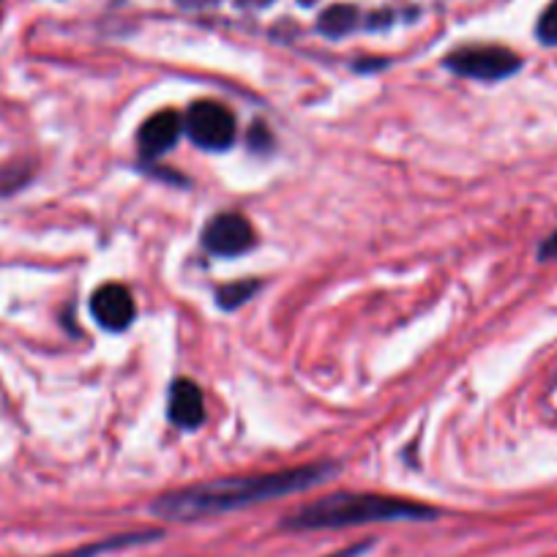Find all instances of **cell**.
Instances as JSON below:
<instances>
[{"mask_svg": "<svg viewBox=\"0 0 557 557\" xmlns=\"http://www.w3.org/2000/svg\"><path fill=\"white\" fill-rule=\"evenodd\" d=\"M539 255H541V260H552V257H557V230L544 240V246L539 249Z\"/></svg>", "mask_w": 557, "mask_h": 557, "instance_id": "4fadbf2b", "label": "cell"}, {"mask_svg": "<svg viewBox=\"0 0 557 557\" xmlns=\"http://www.w3.org/2000/svg\"><path fill=\"white\" fill-rule=\"evenodd\" d=\"M90 314H94V320L101 329L123 331L134 323L137 307H134V298L126 287L104 285L90 298Z\"/></svg>", "mask_w": 557, "mask_h": 557, "instance_id": "8992f818", "label": "cell"}, {"mask_svg": "<svg viewBox=\"0 0 557 557\" xmlns=\"http://www.w3.org/2000/svg\"><path fill=\"white\" fill-rule=\"evenodd\" d=\"M186 132L191 143L206 151H224L235 139V115L219 101H197L186 115Z\"/></svg>", "mask_w": 557, "mask_h": 557, "instance_id": "277c9868", "label": "cell"}, {"mask_svg": "<svg viewBox=\"0 0 557 557\" xmlns=\"http://www.w3.org/2000/svg\"><path fill=\"white\" fill-rule=\"evenodd\" d=\"M331 465H304V468L278 470V473L238 475V479H219L208 484L184 486L168 492L153 503V513L173 522H191V519L219 517L227 511H240L255 503L273 500V497L296 495L312 490L314 484L329 479Z\"/></svg>", "mask_w": 557, "mask_h": 557, "instance_id": "6da1fadb", "label": "cell"}, {"mask_svg": "<svg viewBox=\"0 0 557 557\" xmlns=\"http://www.w3.org/2000/svg\"><path fill=\"white\" fill-rule=\"evenodd\" d=\"M181 132H184V121H181L178 112L159 110L157 115H151L143 126H139V134H137L139 151L146 153L148 159L164 157V153L178 143Z\"/></svg>", "mask_w": 557, "mask_h": 557, "instance_id": "52a82bcc", "label": "cell"}, {"mask_svg": "<svg viewBox=\"0 0 557 557\" xmlns=\"http://www.w3.org/2000/svg\"><path fill=\"white\" fill-rule=\"evenodd\" d=\"M435 508L424 503L399 500L385 495H361V492H345V495H329L309 506L298 508L285 519L287 530H339L356 528V524L372 522H421L435 517Z\"/></svg>", "mask_w": 557, "mask_h": 557, "instance_id": "7a4b0ae2", "label": "cell"}, {"mask_svg": "<svg viewBox=\"0 0 557 557\" xmlns=\"http://www.w3.org/2000/svg\"><path fill=\"white\" fill-rule=\"evenodd\" d=\"M159 535H162V533H153V530H148V533L115 535V539H107V541H99V544H90V546H83V549H74L72 555H55V557H96V555H104V552H112V549H123V546L146 544V541L159 539Z\"/></svg>", "mask_w": 557, "mask_h": 557, "instance_id": "30bf717a", "label": "cell"}, {"mask_svg": "<svg viewBox=\"0 0 557 557\" xmlns=\"http://www.w3.org/2000/svg\"><path fill=\"white\" fill-rule=\"evenodd\" d=\"M356 25H358L356 7H345V3H336V7L325 9L323 17H320V30H323L329 39H342V36L350 34Z\"/></svg>", "mask_w": 557, "mask_h": 557, "instance_id": "9c48e42d", "label": "cell"}, {"mask_svg": "<svg viewBox=\"0 0 557 557\" xmlns=\"http://www.w3.org/2000/svg\"><path fill=\"white\" fill-rule=\"evenodd\" d=\"M369 544H358V546H350V549H345V552H336V555H331V557H358L361 555L363 549H367Z\"/></svg>", "mask_w": 557, "mask_h": 557, "instance_id": "5bb4252c", "label": "cell"}, {"mask_svg": "<svg viewBox=\"0 0 557 557\" xmlns=\"http://www.w3.org/2000/svg\"><path fill=\"white\" fill-rule=\"evenodd\" d=\"M202 244L219 257H235L255 246V230L240 213H219L202 230Z\"/></svg>", "mask_w": 557, "mask_h": 557, "instance_id": "5b68a950", "label": "cell"}, {"mask_svg": "<svg viewBox=\"0 0 557 557\" xmlns=\"http://www.w3.org/2000/svg\"><path fill=\"white\" fill-rule=\"evenodd\" d=\"M446 66L454 74L468 79H481V83H497L522 69V58L513 55L506 47H462L446 58Z\"/></svg>", "mask_w": 557, "mask_h": 557, "instance_id": "3957f363", "label": "cell"}, {"mask_svg": "<svg viewBox=\"0 0 557 557\" xmlns=\"http://www.w3.org/2000/svg\"><path fill=\"white\" fill-rule=\"evenodd\" d=\"M255 290H257V282H251V278H246V282H235V285L222 287V290H219V304H222L224 309L240 307V304L249 301Z\"/></svg>", "mask_w": 557, "mask_h": 557, "instance_id": "8fae6325", "label": "cell"}, {"mask_svg": "<svg viewBox=\"0 0 557 557\" xmlns=\"http://www.w3.org/2000/svg\"><path fill=\"white\" fill-rule=\"evenodd\" d=\"M168 412L170 421L181 430H197L206 418V399H202L200 385L191 380H175L170 388Z\"/></svg>", "mask_w": 557, "mask_h": 557, "instance_id": "ba28073f", "label": "cell"}, {"mask_svg": "<svg viewBox=\"0 0 557 557\" xmlns=\"http://www.w3.org/2000/svg\"><path fill=\"white\" fill-rule=\"evenodd\" d=\"M535 34H539L541 45L557 47V0H552L549 7H546V12L541 14Z\"/></svg>", "mask_w": 557, "mask_h": 557, "instance_id": "7c38bea8", "label": "cell"}]
</instances>
